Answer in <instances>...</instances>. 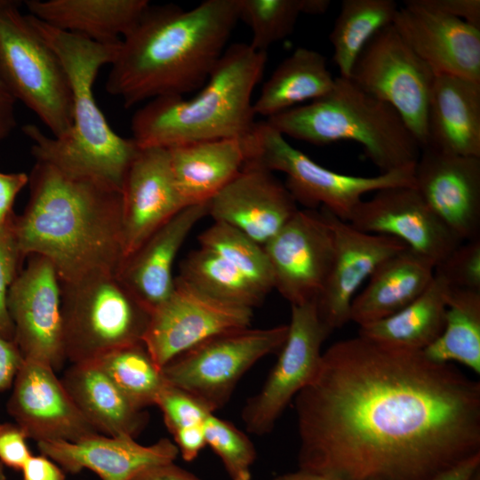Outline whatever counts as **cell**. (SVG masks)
<instances>
[{
  "label": "cell",
  "mask_w": 480,
  "mask_h": 480,
  "mask_svg": "<svg viewBox=\"0 0 480 480\" xmlns=\"http://www.w3.org/2000/svg\"><path fill=\"white\" fill-rule=\"evenodd\" d=\"M334 84L335 77L325 57L315 50L298 47L263 84L253 111L269 118L298 104L324 97Z\"/></svg>",
  "instance_id": "31"
},
{
  "label": "cell",
  "mask_w": 480,
  "mask_h": 480,
  "mask_svg": "<svg viewBox=\"0 0 480 480\" xmlns=\"http://www.w3.org/2000/svg\"><path fill=\"white\" fill-rule=\"evenodd\" d=\"M37 448L65 472L77 474L87 469L100 480H131L148 467L175 461L179 454L173 441L166 437L143 445L130 436L100 433L76 441L38 442Z\"/></svg>",
  "instance_id": "23"
},
{
  "label": "cell",
  "mask_w": 480,
  "mask_h": 480,
  "mask_svg": "<svg viewBox=\"0 0 480 480\" xmlns=\"http://www.w3.org/2000/svg\"><path fill=\"white\" fill-rule=\"evenodd\" d=\"M332 332L321 321L316 301L291 306V320L277 360L262 388L248 398L241 418L246 430L269 434L292 399L315 378L322 345Z\"/></svg>",
  "instance_id": "12"
},
{
  "label": "cell",
  "mask_w": 480,
  "mask_h": 480,
  "mask_svg": "<svg viewBox=\"0 0 480 480\" xmlns=\"http://www.w3.org/2000/svg\"><path fill=\"white\" fill-rule=\"evenodd\" d=\"M267 52L237 43L225 50L194 97L148 100L132 116V139L139 148L175 146L245 136L253 127L252 92L260 80Z\"/></svg>",
  "instance_id": "5"
},
{
  "label": "cell",
  "mask_w": 480,
  "mask_h": 480,
  "mask_svg": "<svg viewBox=\"0 0 480 480\" xmlns=\"http://www.w3.org/2000/svg\"><path fill=\"white\" fill-rule=\"evenodd\" d=\"M334 234L332 267L316 300L321 321L332 332L350 321L356 292L377 267L407 246L390 236L363 232L321 207Z\"/></svg>",
  "instance_id": "19"
},
{
  "label": "cell",
  "mask_w": 480,
  "mask_h": 480,
  "mask_svg": "<svg viewBox=\"0 0 480 480\" xmlns=\"http://www.w3.org/2000/svg\"><path fill=\"white\" fill-rule=\"evenodd\" d=\"M25 431L15 422L0 423V462L4 467L21 470L32 453Z\"/></svg>",
  "instance_id": "42"
},
{
  "label": "cell",
  "mask_w": 480,
  "mask_h": 480,
  "mask_svg": "<svg viewBox=\"0 0 480 480\" xmlns=\"http://www.w3.org/2000/svg\"><path fill=\"white\" fill-rule=\"evenodd\" d=\"M414 188L434 214L461 241L480 238V157L423 148Z\"/></svg>",
  "instance_id": "18"
},
{
  "label": "cell",
  "mask_w": 480,
  "mask_h": 480,
  "mask_svg": "<svg viewBox=\"0 0 480 480\" xmlns=\"http://www.w3.org/2000/svg\"><path fill=\"white\" fill-rule=\"evenodd\" d=\"M398 8L394 0L342 1L329 36L340 76L350 77L364 47L380 30L393 24Z\"/></svg>",
  "instance_id": "33"
},
{
  "label": "cell",
  "mask_w": 480,
  "mask_h": 480,
  "mask_svg": "<svg viewBox=\"0 0 480 480\" xmlns=\"http://www.w3.org/2000/svg\"><path fill=\"white\" fill-rule=\"evenodd\" d=\"M207 215L208 203L183 208L121 262L117 277L150 313L171 294L178 252L196 224Z\"/></svg>",
  "instance_id": "24"
},
{
  "label": "cell",
  "mask_w": 480,
  "mask_h": 480,
  "mask_svg": "<svg viewBox=\"0 0 480 480\" xmlns=\"http://www.w3.org/2000/svg\"><path fill=\"white\" fill-rule=\"evenodd\" d=\"M480 468V454L476 455L445 471L435 480H470Z\"/></svg>",
  "instance_id": "50"
},
{
  "label": "cell",
  "mask_w": 480,
  "mask_h": 480,
  "mask_svg": "<svg viewBox=\"0 0 480 480\" xmlns=\"http://www.w3.org/2000/svg\"><path fill=\"white\" fill-rule=\"evenodd\" d=\"M171 168L184 205L208 203L244 167V137L203 140L168 148Z\"/></svg>",
  "instance_id": "26"
},
{
  "label": "cell",
  "mask_w": 480,
  "mask_h": 480,
  "mask_svg": "<svg viewBox=\"0 0 480 480\" xmlns=\"http://www.w3.org/2000/svg\"><path fill=\"white\" fill-rule=\"evenodd\" d=\"M0 480H6L4 468L1 462H0Z\"/></svg>",
  "instance_id": "53"
},
{
  "label": "cell",
  "mask_w": 480,
  "mask_h": 480,
  "mask_svg": "<svg viewBox=\"0 0 480 480\" xmlns=\"http://www.w3.org/2000/svg\"><path fill=\"white\" fill-rule=\"evenodd\" d=\"M15 102L16 100L0 76V142L9 136L16 125Z\"/></svg>",
  "instance_id": "49"
},
{
  "label": "cell",
  "mask_w": 480,
  "mask_h": 480,
  "mask_svg": "<svg viewBox=\"0 0 480 480\" xmlns=\"http://www.w3.org/2000/svg\"><path fill=\"white\" fill-rule=\"evenodd\" d=\"M124 259L185 208L172 175L169 151L139 148L122 189Z\"/></svg>",
  "instance_id": "21"
},
{
  "label": "cell",
  "mask_w": 480,
  "mask_h": 480,
  "mask_svg": "<svg viewBox=\"0 0 480 480\" xmlns=\"http://www.w3.org/2000/svg\"><path fill=\"white\" fill-rule=\"evenodd\" d=\"M55 372L45 363L24 359L7 402L14 422L36 443L76 441L98 433Z\"/></svg>",
  "instance_id": "17"
},
{
  "label": "cell",
  "mask_w": 480,
  "mask_h": 480,
  "mask_svg": "<svg viewBox=\"0 0 480 480\" xmlns=\"http://www.w3.org/2000/svg\"><path fill=\"white\" fill-rule=\"evenodd\" d=\"M266 121L284 137L317 146L357 142L380 173L414 166L421 152L394 108L340 76L324 97Z\"/></svg>",
  "instance_id": "6"
},
{
  "label": "cell",
  "mask_w": 480,
  "mask_h": 480,
  "mask_svg": "<svg viewBox=\"0 0 480 480\" xmlns=\"http://www.w3.org/2000/svg\"><path fill=\"white\" fill-rule=\"evenodd\" d=\"M60 284L66 360L92 361L142 341L151 313L116 274L99 273Z\"/></svg>",
  "instance_id": "7"
},
{
  "label": "cell",
  "mask_w": 480,
  "mask_h": 480,
  "mask_svg": "<svg viewBox=\"0 0 480 480\" xmlns=\"http://www.w3.org/2000/svg\"><path fill=\"white\" fill-rule=\"evenodd\" d=\"M330 4L329 0H302V13L323 14L327 12Z\"/></svg>",
  "instance_id": "52"
},
{
  "label": "cell",
  "mask_w": 480,
  "mask_h": 480,
  "mask_svg": "<svg viewBox=\"0 0 480 480\" xmlns=\"http://www.w3.org/2000/svg\"><path fill=\"white\" fill-rule=\"evenodd\" d=\"M40 36L59 57L72 95V127L61 139L26 124L23 133L32 141L36 161L54 165L69 174L94 180L121 192L128 168L139 148L132 138L116 133L93 95L100 69L111 65L121 41L101 44L57 29L28 14Z\"/></svg>",
  "instance_id": "4"
},
{
  "label": "cell",
  "mask_w": 480,
  "mask_h": 480,
  "mask_svg": "<svg viewBox=\"0 0 480 480\" xmlns=\"http://www.w3.org/2000/svg\"><path fill=\"white\" fill-rule=\"evenodd\" d=\"M263 248L274 289L291 306L316 301L334 255V234L324 211L298 210Z\"/></svg>",
  "instance_id": "14"
},
{
  "label": "cell",
  "mask_w": 480,
  "mask_h": 480,
  "mask_svg": "<svg viewBox=\"0 0 480 480\" xmlns=\"http://www.w3.org/2000/svg\"><path fill=\"white\" fill-rule=\"evenodd\" d=\"M178 276L215 300L252 309L268 294L226 260L202 247L190 252L180 262Z\"/></svg>",
  "instance_id": "34"
},
{
  "label": "cell",
  "mask_w": 480,
  "mask_h": 480,
  "mask_svg": "<svg viewBox=\"0 0 480 480\" xmlns=\"http://www.w3.org/2000/svg\"><path fill=\"white\" fill-rule=\"evenodd\" d=\"M28 14L62 31L114 44L136 25L148 0H26Z\"/></svg>",
  "instance_id": "29"
},
{
  "label": "cell",
  "mask_w": 480,
  "mask_h": 480,
  "mask_svg": "<svg viewBox=\"0 0 480 480\" xmlns=\"http://www.w3.org/2000/svg\"><path fill=\"white\" fill-rule=\"evenodd\" d=\"M95 361L126 396L140 408L156 405L167 384L143 341L113 349Z\"/></svg>",
  "instance_id": "35"
},
{
  "label": "cell",
  "mask_w": 480,
  "mask_h": 480,
  "mask_svg": "<svg viewBox=\"0 0 480 480\" xmlns=\"http://www.w3.org/2000/svg\"><path fill=\"white\" fill-rule=\"evenodd\" d=\"M298 210L292 194L272 172L250 163L208 202L213 221L238 229L261 246Z\"/></svg>",
  "instance_id": "22"
},
{
  "label": "cell",
  "mask_w": 480,
  "mask_h": 480,
  "mask_svg": "<svg viewBox=\"0 0 480 480\" xmlns=\"http://www.w3.org/2000/svg\"><path fill=\"white\" fill-rule=\"evenodd\" d=\"M426 147L480 157V82L436 75L428 103Z\"/></svg>",
  "instance_id": "25"
},
{
  "label": "cell",
  "mask_w": 480,
  "mask_h": 480,
  "mask_svg": "<svg viewBox=\"0 0 480 480\" xmlns=\"http://www.w3.org/2000/svg\"><path fill=\"white\" fill-rule=\"evenodd\" d=\"M287 333L288 324H282L217 334L168 362L162 368L164 379L213 412L228 403L252 366L280 350Z\"/></svg>",
  "instance_id": "10"
},
{
  "label": "cell",
  "mask_w": 480,
  "mask_h": 480,
  "mask_svg": "<svg viewBox=\"0 0 480 480\" xmlns=\"http://www.w3.org/2000/svg\"><path fill=\"white\" fill-rule=\"evenodd\" d=\"M348 222L363 232L387 236L436 266L462 242L434 214L413 186L380 189L362 200Z\"/></svg>",
  "instance_id": "16"
},
{
  "label": "cell",
  "mask_w": 480,
  "mask_h": 480,
  "mask_svg": "<svg viewBox=\"0 0 480 480\" xmlns=\"http://www.w3.org/2000/svg\"><path fill=\"white\" fill-rule=\"evenodd\" d=\"M20 5L0 0V76L14 99L61 139L73 123L69 82L59 57Z\"/></svg>",
  "instance_id": "8"
},
{
  "label": "cell",
  "mask_w": 480,
  "mask_h": 480,
  "mask_svg": "<svg viewBox=\"0 0 480 480\" xmlns=\"http://www.w3.org/2000/svg\"><path fill=\"white\" fill-rule=\"evenodd\" d=\"M470 480H480V468L476 471Z\"/></svg>",
  "instance_id": "54"
},
{
  "label": "cell",
  "mask_w": 480,
  "mask_h": 480,
  "mask_svg": "<svg viewBox=\"0 0 480 480\" xmlns=\"http://www.w3.org/2000/svg\"><path fill=\"white\" fill-rule=\"evenodd\" d=\"M299 468L332 480H435L480 454V382L357 335L294 397Z\"/></svg>",
  "instance_id": "1"
},
{
  "label": "cell",
  "mask_w": 480,
  "mask_h": 480,
  "mask_svg": "<svg viewBox=\"0 0 480 480\" xmlns=\"http://www.w3.org/2000/svg\"><path fill=\"white\" fill-rule=\"evenodd\" d=\"M11 285L8 311L14 342L24 359L36 360L55 371L66 361L63 348L61 284L53 264L30 255Z\"/></svg>",
  "instance_id": "15"
},
{
  "label": "cell",
  "mask_w": 480,
  "mask_h": 480,
  "mask_svg": "<svg viewBox=\"0 0 480 480\" xmlns=\"http://www.w3.org/2000/svg\"><path fill=\"white\" fill-rule=\"evenodd\" d=\"M206 445L220 459L231 480H251L256 450L250 438L231 422L209 414L204 421Z\"/></svg>",
  "instance_id": "38"
},
{
  "label": "cell",
  "mask_w": 480,
  "mask_h": 480,
  "mask_svg": "<svg viewBox=\"0 0 480 480\" xmlns=\"http://www.w3.org/2000/svg\"><path fill=\"white\" fill-rule=\"evenodd\" d=\"M252 315V308L215 300L176 276L169 297L151 312L142 341L162 369L212 336L249 327Z\"/></svg>",
  "instance_id": "13"
},
{
  "label": "cell",
  "mask_w": 480,
  "mask_h": 480,
  "mask_svg": "<svg viewBox=\"0 0 480 480\" xmlns=\"http://www.w3.org/2000/svg\"><path fill=\"white\" fill-rule=\"evenodd\" d=\"M131 480H202L191 472L176 465L173 462H166L148 467Z\"/></svg>",
  "instance_id": "48"
},
{
  "label": "cell",
  "mask_w": 480,
  "mask_h": 480,
  "mask_svg": "<svg viewBox=\"0 0 480 480\" xmlns=\"http://www.w3.org/2000/svg\"><path fill=\"white\" fill-rule=\"evenodd\" d=\"M239 20L252 32V48L266 52L293 31L302 14V0H238Z\"/></svg>",
  "instance_id": "37"
},
{
  "label": "cell",
  "mask_w": 480,
  "mask_h": 480,
  "mask_svg": "<svg viewBox=\"0 0 480 480\" xmlns=\"http://www.w3.org/2000/svg\"><path fill=\"white\" fill-rule=\"evenodd\" d=\"M238 20V0H205L188 10L149 5L121 40L107 92L132 108L201 88Z\"/></svg>",
  "instance_id": "3"
},
{
  "label": "cell",
  "mask_w": 480,
  "mask_h": 480,
  "mask_svg": "<svg viewBox=\"0 0 480 480\" xmlns=\"http://www.w3.org/2000/svg\"><path fill=\"white\" fill-rule=\"evenodd\" d=\"M25 172L5 173L0 172V225L13 216L12 206L20 190L28 184Z\"/></svg>",
  "instance_id": "44"
},
{
  "label": "cell",
  "mask_w": 480,
  "mask_h": 480,
  "mask_svg": "<svg viewBox=\"0 0 480 480\" xmlns=\"http://www.w3.org/2000/svg\"><path fill=\"white\" fill-rule=\"evenodd\" d=\"M452 288L480 291V238L462 242L436 266Z\"/></svg>",
  "instance_id": "40"
},
{
  "label": "cell",
  "mask_w": 480,
  "mask_h": 480,
  "mask_svg": "<svg viewBox=\"0 0 480 480\" xmlns=\"http://www.w3.org/2000/svg\"><path fill=\"white\" fill-rule=\"evenodd\" d=\"M435 270L430 260L408 247L388 257L354 298L350 321L362 326L398 312L428 288Z\"/></svg>",
  "instance_id": "28"
},
{
  "label": "cell",
  "mask_w": 480,
  "mask_h": 480,
  "mask_svg": "<svg viewBox=\"0 0 480 480\" xmlns=\"http://www.w3.org/2000/svg\"><path fill=\"white\" fill-rule=\"evenodd\" d=\"M156 406L162 412L170 433L181 428L204 423L209 414L213 413L189 394L169 384L162 389Z\"/></svg>",
  "instance_id": "41"
},
{
  "label": "cell",
  "mask_w": 480,
  "mask_h": 480,
  "mask_svg": "<svg viewBox=\"0 0 480 480\" xmlns=\"http://www.w3.org/2000/svg\"><path fill=\"white\" fill-rule=\"evenodd\" d=\"M61 380L98 433L135 438L147 426L145 409L134 404L95 361L71 364Z\"/></svg>",
  "instance_id": "27"
},
{
  "label": "cell",
  "mask_w": 480,
  "mask_h": 480,
  "mask_svg": "<svg viewBox=\"0 0 480 480\" xmlns=\"http://www.w3.org/2000/svg\"><path fill=\"white\" fill-rule=\"evenodd\" d=\"M171 434L179 454L186 461L194 460L206 446L204 423L181 428Z\"/></svg>",
  "instance_id": "45"
},
{
  "label": "cell",
  "mask_w": 480,
  "mask_h": 480,
  "mask_svg": "<svg viewBox=\"0 0 480 480\" xmlns=\"http://www.w3.org/2000/svg\"><path fill=\"white\" fill-rule=\"evenodd\" d=\"M24 357L13 340L0 335V391L12 386Z\"/></svg>",
  "instance_id": "46"
},
{
  "label": "cell",
  "mask_w": 480,
  "mask_h": 480,
  "mask_svg": "<svg viewBox=\"0 0 480 480\" xmlns=\"http://www.w3.org/2000/svg\"><path fill=\"white\" fill-rule=\"evenodd\" d=\"M422 352L431 361L457 362L480 374V291L451 288L444 329Z\"/></svg>",
  "instance_id": "32"
},
{
  "label": "cell",
  "mask_w": 480,
  "mask_h": 480,
  "mask_svg": "<svg viewBox=\"0 0 480 480\" xmlns=\"http://www.w3.org/2000/svg\"><path fill=\"white\" fill-rule=\"evenodd\" d=\"M20 471L21 480H66L63 468L42 453L32 454Z\"/></svg>",
  "instance_id": "47"
},
{
  "label": "cell",
  "mask_w": 480,
  "mask_h": 480,
  "mask_svg": "<svg viewBox=\"0 0 480 480\" xmlns=\"http://www.w3.org/2000/svg\"><path fill=\"white\" fill-rule=\"evenodd\" d=\"M14 217L0 225V335L14 341V328L8 311L11 285L21 270V256L14 231Z\"/></svg>",
  "instance_id": "39"
},
{
  "label": "cell",
  "mask_w": 480,
  "mask_h": 480,
  "mask_svg": "<svg viewBox=\"0 0 480 480\" xmlns=\"http://www.w3.org/2000/svg\"><path fill=\"white\" fill-rule=\"evenodd\" d=\"M28 177L29 199L13 222L23 259L45 257L64 284L116 274L124 260L121 192L42 161Z\"/></svg>",
  "instance_id": "2"
},
{
  "label": "cell",
  "mask_w": 480,
  "mask_h": 480,
  "mask_svg": "<svg viewBox=\"0 0 480 480\" xmlns=\"http://www.w3.org/2000/svg\"><path fill=\"white\" fill-rule=\"evenodd\" d=\"M200 247L220 256L264 292L274 289L272 269L263 246L238 229L214 221L198 236Z\"/></svg>",
  "instance_id": "36"
},
{
  "label": "cell",
  "mask_w": 480,
  "mask_h": 480,
  "mask_svg": "<svg viewBox=\"0 0 480 480\" xmlns=\"http://www.w3.org/2000/svg\"><path fill=\"white\" fill-rule=\"evenodd\" d=\"M272 480H332L323 475L299 468L297 471L289 472L275 476Z\"/></svg>",
  "instance_id": "51"
},
{
  "label": "cell",
  "mask_w": 480,
  "mask_h": 480,
  "mask_svg": "<svg viewBox=\"0 0 480 480\" xmlns=\"http://www.w3.org/2000/svg\"><path fill=\"white\" fill-rule=\"evenodd\" d=\"M425 8L458 18L480 28V0H415Z\"/></svg>",
  "instance_id": "43"
},
{
  "label": "cell",
  "mask_w": 480,
  "mask_h": 480,
  "mask_svg": "<svg viewBox=\"0 0 480 480\" xmlns=\"http://www.w3.org/2000/svg\"><path fill=\"white\" fill-rule=\"evenodd\" d=\"M451 286L435 270L428 288L398 312L359 326L358 335L379 344L409 351H423L441 334Z\"/></svg>",
  "instance_id": "30"
},
{
  "label": "cell",
  "mask_w": 480,
  "mask_h": 480,
  "mask_svg": "<svg viewBox=\"0 0 480 480\" xmlns=\"http://www.w3.org/2000/svg\"><path fill=\"white\" fill-rule=\"evenodd\" d=\"M393 26L436 75L480 82V28L405 0Z\"/></svg>",
  "instance_id": "20"
},
{
  "label": "cell",
  "mask_w": 480,
  "mask_h": 480,
  "mask_svg": "<svg viewBox=\"0 0 480 480\" xmlns=\"http://www.w3.org/2000/svg\"><path fill=\"white\" fill-rule=\"evenodd\" d=\"M244 140L246 163L284 173V185L296 203L308 209L323 207L348 222L364 195L388 187L414 186V166L370 177L333 172L292 147L267 121L255 122Z\"/></svg>",
  "instance_id": "9"
},
{
  "label": "cell",
  "mask_w": 480,
  "mask_h": 480,
  "mask_svg": "<svg viewBox=\"0 0 480 480\" xmlns=\"http://www.w3.org/2000/svg\"><path fill=\"white\" fill-rule=\"evenodd\" d=\"M435 77L391 24L366 44L349 78L394 108L422 149L428 144V110Z\"/></svg>",
  "instance_id": "11"
}]
</instances>
